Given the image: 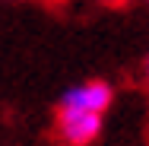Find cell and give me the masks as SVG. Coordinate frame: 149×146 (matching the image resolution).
Instances as JSON below:
<instances>
[{"mask_svg": "<svg viewBox=\"0 0 149 146\" xmlns=\"http://www.w3.org/2000/svg\"><path fill=\"white\" fill-rule=\"evenodd\" d=\"M54 130L63 146H92L102 137V115L98 111H83V108H63L57 105Z\"/></svg>", "mask_w": 149, "mask_h": 146, "instance_id": "6da1fadb", "label": "cell"}, {"mask_svg": "<svg viewBox=\"0 0 149 146\" xmlns=\"http://www.w3.org/2000/svg\"><path fill=\"white\" fill-rule=\"evenodd\" d=\"M111 102H114V89L105 80H83L60 95L63 108H83V111H98V115H105Z\"/></svg>", "mask_w": 149, "mask_h": 146, "instance_id": "7a4b0ae2", "label": "cell"}, {"mask_svg": "<svg viewBox=\"0 0 149 146\" xmlns=\"http://www.w3.org/2000/svg\"><path fill=\"white\" fill-rule=\"evenodd\" d=\"M95 3H111L114 6V3H127V0H95Z\"/></svg>", "mask_w": 149, "mask_h": 146, "instance_id": "3957f363", "label": "cell"}, {"mask_svg": "<svg viewBox=\"0 0 149 146\" xmlns=\"http://www.w3.org/2000/svg\"><path fill=\"white\" fill-rule=\"evenodd\" d=\"M143 73H146V83H149V57H146V64H143Z\"/></svg>", "mask_w": 149, "mask_h": 146, "instance_id": "277c9868", "label": "cell"}]
</instances>
